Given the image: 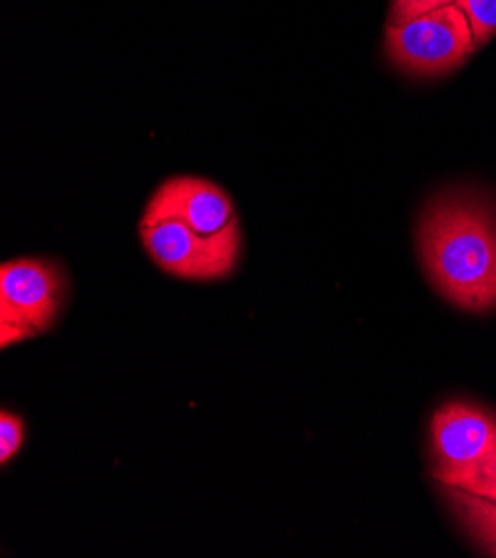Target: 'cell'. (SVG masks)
<instances>
[{
  "instance_id": "1",
  "label": "cell",
  "mask_w": 496,
  "mask_h": 558,
  "mask_svg": "<svg viewBox=\"0 0 496 558\" xmlns=\"http://www.w3.org/2000/svg\"><path fill=\"white\" fill-rule=\"evenodd\" d=\"M421 263L436 292L468 312L496 307V205L476 192H444L421 211Z\"/></svg>"
},
{
  "instance_id": "2",
  "label": "cell",
  "mask_w": 496,
  "mask_h": 558,
  "mask_svg": "<svg viewBox=\"0 0 496 558\" xmlns=\"http://www.w3.org/2000/svg\"><path fill=\"white\" fill-rule=\"evenodd\" d=\"M476 49L470 21L457 5L385 25V56L414 78L448 76L465 65Z\"/></svg>"
},
{
  "instance_id": "3",
  "label": "cell",
  "mask_w": 496,
  "mask_h": 558,
  "mask_svg": "<svg viewBox=\"0 0 496 558\" xmlns=\"http://www.w3.org/2000/svg\"><path fill=\"white\" fill-rule=\"evenodd\" d=\"M138 232L147 254L162 271L192 281H214L232 274L243 243L239 216L214 234H201L179 220L141 226Z\"/></svg>"
},
{
  "instance_id": "4",
  "label": "cell",
  "mask_w": 496,
  "mask_h": 558,
  "mask_svg": "<svg viewBox=\"0 0 496 558\" xmlns=\"http://www.w3.org/2000/svg\"><path fill=\"white\" fill-rule=\"evenodd\" d=\"M65 294L63 269L45 258H19L0 267V339L3 348L47 329Z\"/></svg>"
},
{
  "instance_id": "5",
  "label": "cell",
  "mask_w": 496,
  "mask_h": 558,
  "mask_svg": "<svg viewBox=\"0 0 496 558\" xmlns=\"http://www.w3.org/2000/svg\"><path fill=\"white\" fill-rule=\"evenodd\" d=\"M496 452V414L474 403H446L432 418L434 478L470 468Z\"/></svg>"
},
{
  "instance_id": "6",
  "label": "cell",
  "mask_w": 496,
  "mask_h": 558,
  "mask_svg": "<svg viewBox=\"0 0 496 558\" xmlns=\"http://www.w3.org/2000/svg\"><path fill=\"white\" fill-rule=\"evenodd\" d=\"M234 216L232 198L216 183L196 177H177L165 181L152 194L141 226L179 220L201 234H214L223 230Z\"/></svg>"
},
{
  "instance_id": "7",
  "label": "cell",
  "mask_w": 496,
  "mask_h": 558,
  "mask_svg": "<svg viewBox=\"0 0 496 558\" xmlns=\"http://www.w3.org/2000/svg\"><path fill=\"white\" fill-rule=\"evenodd\" d=\"M446 487V498L468 534L489 554L496 556V504L459 487Z\"/></svg>"
},
{
  "instance_id": "8",
  "label": "cell",
  "mask_w": 496,
  "mask_h": 558,
  "mask_svg": "<svg viewBox=\"0 0 496 558\" xmlns=\"http://www.w3.org/2000/svg\"><path fill=\"white\" fill-rule=\"evenodd\" d=\"M436 481L440 485L459 487V489H465L470 494L489 498L496 504V452H492L487 459H483V461H479L470 468L444 474Z\"/></svg>"
},
{
  "instance_id": "9",
  "label": "cell",
  "mask_w": 496,
  "mask_h": 558,
  "mask_svg": "<svg viewBox=\"0 0 496 558\" xmlns=\"http://www.w3.org/2000/svg\"><path fill=\"white\" fill-rule=\"evenodd\" d=\"M455 5L468 16L476 47L496 36V0H457Z\"/></svg>"
},
{
  "instance_id": "10",
  "label": "cell",
  "mask_w": 496,
  "mask_h": 558,
  "mask_svg": "<svg viewBox=\"0 0 496 558\" xmlns=\"http://www.w3.org/2000/svg\"><path fill=\"white\" fill-rule=\"evenodd\" d=\"M23 436H25V427L19 416H14L8 410L0 414V463L5 465L19 454Z\"/></svg>"
},
{
  "instance_id": "11",
  "label": "cell",
  "mask_w": 496,
  "mask_h": 558,
  "mask_svg": "<svg viewBox=\"0 0 496 558\" xmlns=\"http://www.w3.org/2000/svg\"><path fill=\"white\" fill-rule=\"evenodd\" d=\"M457 0H392L388 23H406L410 19H416L421 14L434 12L438 8L455 5Z\"/></svg>"
}]
</instances>
